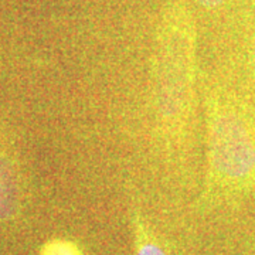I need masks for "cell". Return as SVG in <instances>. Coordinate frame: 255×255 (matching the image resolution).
I'll return each mask as SVG.
<instances>
[{
    "mask_svg": "<svg viewBox=\"0 0 255 255\" xmlns=\"http://www.w3.org/2000/svg\"><path fill=\"white\" fill-rule=\"evenodd\" d=\"M197 1L206 9H217L224 0H197Z\"/></svg>",
    "mask_w": 255,
    "mask_h": 255,
    "instance_id": "cell-5",
    "label": "cell"
},
{
    "mask_svg": "<svg viewBox=\"0 0 255 255\" xmlns=\"http://www.w3.org/2000/svg\"><path fill=\"white\" fill-rule=\"evenodd\" d=\"M40 255H82L80 248L65 240H53L43 247Z\"/></svg>",
    "mask_w": 255,
    "mask_h": 255,
    "instance_id": "cell-3",
    "label": "cell"
},
{
    "mask_svg": "<svg viewBox=\"0 0 255 255\" xmlns=\"http://www.w3.org/2000/svg\"><path fill=\"white\" fill-rule=\"evenodd\" d=\"M17 207V183L13 166L0 157V221L9 220Z\"/></svg>",
    "mask_w": 255,
    "mask_h": 255,
    "instance_id": "cell-2",
    "label": "cell"
},
{
    "mask_svg": "<svg viewBox=\"0 0 255 255\" xmlns=\"http://www.w3.org/2000/svg\"><path fill=\"white\" fill-rule=\"evenodd\" d=\"M253 71H254V78H255V38H254V44H253Z\"/></svg>",
    "mask_w": 255,
    "mask_h": 255,
    "instance_id": "cell-6",
    "label": "cell"
},
{
    "mask_svg": "<svg viewBox=\"0 0 255 255\" xmlns=\"http://www.w3.org/2000/svg\"><path fill=\"white\" fill-rule=\"evenodd\" d=\"M136 255H166V254H164L163 248L157 246L153 240H150V238H143V240H140V243H139Z\"/></svg>",
    "mask_w": 255,
    "mask_h": 255,
    "instance_id": "cell-4",
    "label": "cell"
},
{
    "mask_svg": "<svg viewBox=\"0 0 255 255\" xmlns=\"http://www.w3.org/2000/svg\"><path fill=\"white\" fill-rule=\"evenodd\" d=\"M211 159L228 182L250 184L255 179V140L246 122L236 114H223L211 127Z\"/></svg>",
    "mask_w": 255,
    "mask_h": 255,
    "instance_id": "cell-1",
    "label": "cell"
}]
</instances>
